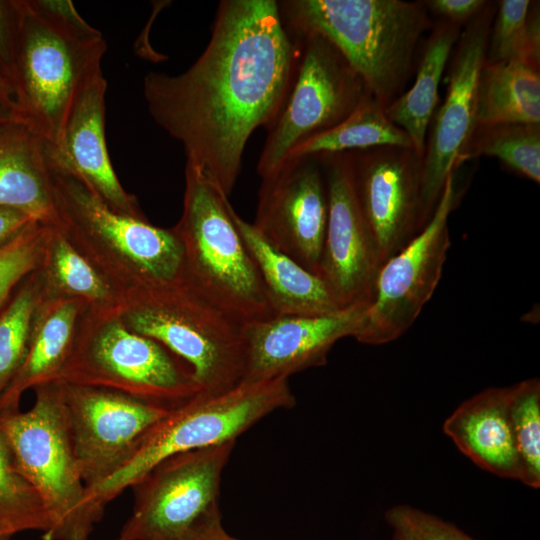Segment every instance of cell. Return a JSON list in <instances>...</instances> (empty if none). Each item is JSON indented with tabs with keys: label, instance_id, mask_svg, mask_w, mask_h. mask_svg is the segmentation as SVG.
Instances as JSON below:
<instances>
[{
	"label": "cell",
	"instance_id": "1",
	"mask_svg": "<svg viewBox=\"0 0 540 540\" xmlns=\"http://www.w3.org/2000/svg\"><path fill=\"white\" fill-rule=\"evenodd\" d=\"M300 45L274 0H223L210 40L177 75L149 72L152 119L182 145L187 162L227 197L251 134L270 127L290 91Z\"/></svg>",
	"mask_w": 540,
	"mask_h": 540
},
{
	"label": "cell",
	"instance_id": "2",
	"mask_svg": "<svg viewBox=\"0 0 540 540\" xmlns=\"http://www.w3.org/2000/svg\"><path fill=\"white\" fill-rule=\"evenodd\" d=\"M48 163L57 227L121 298L187 280L183 248L172 228L110 209L56 159L50 145Z\"/></svg>",
	"mask_w": 540,
	"mask_h": 540
},
{
	"label": "cell",
	"instance_id": "3",
	"mask_svg": "<svg viewBox=\"0 0 540 540\" xmlns=\"http://www.w3.org/2000/svg\"><path fill=\"white\" fill-rule=\"evenodd\" d=\"M15 93L25 121L54 149L78 95L102 72L107 44L67 0H19Z\"/></svg>",
	"mask_w": 540,
	"mask_h": 540
},
{
	"label": "cell",
	"instance_id": "4",
	"mask_svg": "<svg viewBox=\"0 0 540 540\" xmlns=\"http://www.w3.org/2000/svg\"><path fill=\"white\" fill-rule=\"evenodd\" d=\"M278 6L290 35L317 34L329 41L384 109L403 93L428 26L423 2L288 0Z\"/></svg>",
	"mask_w": 540,
	"mask_h": 540
},
{
	"label": "cell",
	"instance_id": "5",
	"mask_svg": "<svg viewBox=\"0 0 540 540\" xmlns=\"http://www.w3.org/2000/svg\"><path fill=\"white\" fill-rule=\"evenodd\" d=\"M120 316L128 329L155 340L183 361L200 393L220 394L243 382L244 323L187 280L127 293Z\"/></svg>",
	"mask_w": 540,
	"mask_h": 540
},
{
	"label": "cell",
	"instance_id": "6",
	"mask_svg": "<svg viewBox=\"0 0 540 540\" xmlns=\"http://www.w3.org/2000/svg\"><path fill=\"white\" fill-rule=\"evenodd\" d=\"M27 411L0 416L16 463L41 498L48 517L42 540H89L105 507L92 500L73 450L61 383L33 389Z\"/></svg>",
	"mask_w": 540,
	"mask_h": 540
},
{
	"label": "cell",
	"instance_id": "7",
	"mask_svg": "<svg viewBox=\"0 0 540 540\" xmlns=\"http://www.w3.org/2000/svg\"><path fill=\"white\" fill-rule=\"evenodd\" d=\"M231 207L229 197L186 164L183 210L172 230L183 248L187 281L245 324L275 314Z\"/></svg>",
	"mask_w": 540,
	"mask_h": 540
},
{
	"label": "cell",
	"instance_id": "8",
	"mask_svg": "<svg viewBox=\"0 0 540 540\" xmlns=\"http://www.w3.org/2000/svg\"><path fill=\"white\" fill-rule=\"evenodd\" d=\"M59 382L109 389L167 409L200 393L190 368L128 329L120 308L83 309Z\"/></svg>",
	"mask_w": 540,
	"mask_h": 540
},
{
	"label": "cell",
	"instance_id": "9",
	"mask_svg": "<svg viewBox=\"0 0 540 540\" xmlns=\"http://www.w3.org/2000/svg\"><path fill=\"white\" fill-rule=\"evenodd\" d=\"M294 405L287 378L241 382L216 395L198 393L149 428L125 464L88 494L106 507L165 458L236 441L268 414Z\"/></svg>",
	"mask_w": 540,
	"mask_h": 540
},
{
	"label": "cell",
	"instance_id": "10",
	"mask_svg": "<svg viewBox=\"0 0 540 540\" xmlns=\"http://www.w3.org/2000/svg\"><path fill=\"white\" fill-rule=\"evenodd\" d=\"M292 37L300 45L298 63L258 160L261 181L275 177L296 146L342 122L371 94L361 76L325 38L317 34Z\"/></svg>",
	"mask_w": 540,
	"mask_h": 540
},
{
	"label": "cell",
	"instance_id": "11",
	"mask_svg": "<svg viewBox=\"0 0 540 540\" xmlns=\"http://www.w3.org/2000/svg\"><path fill=\"white\" fill-rule=\"evenodd\" d=\"M455 169L423 229L379 267L353 338L383 345L401 337L432 297L450 248L448 220L464 192Z\"/></svg>",
	"mask_w": 540,
	"mask_h": 540
},
{
	"label": "cell",
	"instance_id": "12",
	"mask_svg": "<svg viewBox=\"0 0 540 540\" xmlns=\"http://www.w3.org/2000/svg\"><path fill=\"white\" fill-rule=\"evenodd\" d=\"M236 441L172 455L133 486L134 505L116 540H178L219 510L223 470Z\"/></svg>",
	"mask_w": 540,
	"mask_h": 540
},
{
	"label": "cell",
	"instance_id": "13",
	"mask_svg": "<svg viewBox=\"0 0 540 540\" xmlns=\"http://www.w3.org/2000/svg\"><path fill=\"white\" fill-rule=\"evenodd\" d=\"M496 5L485 8L460 33L450 65L447 95L432 119L422 158V215L431 218L448 176L464 163L477 128V85L486 60Z\"/></svg>",
	"mask_w": 540,
	"mask_h": 540
},
{
	"label": "cell",
	"instance_id": "14",
	"mask_svg": "<svg viewBox=\"0 0 540 540\" xmlns=\"http://www.w3.org/2000/svg\"><path fill=\"white\" fill-rule=\"evenodd\" d=\"M60 383L87 492L116 473L146 431L171 410L109 389Z\"/></svg>",
	"mask_w": 540,
	"mask_h": 540
},
{
	"label": "cell",
	"instance_id": "15",
	"mask_svg": "<svg viewBox=\"0 0 540 540\" xmlns=\"http://www.w3.org/2000/svg\"><path fill=\"white\" fill-rule=\"evenodd\" d=\"M347 153L356 196L382 264L426 225L422 158L413 148L397 146Z\"/></svg>",
	"mask_w": 540,
	"mask_h": 540
},
{
	"label": "cell",
	"instance_id": "16",
	"mask_svg": "<svg viewBox=\"0 0 540 540\" xmlns=\"http://www.w3.org/2000/svg\"><path fill=\"white\" fill-rule=\"evenodd\" d=\"M316 157L328 205L319 276L341 308L366 304L381 264L356 196L348 153Z\"/></svg>",
	"mask_w": 540,
	"mask_h": 540
},
{
	"label": "cell",
	"instance_id": "17",
	"mask_svg": "<svg viewBox=\"0 0 540 540\" xmlns=\"http://www.w3.org/2000/svg\"><path fill=\"white\" fill-rule=\"evenodd\" d=\"M327 216L322 166L317 157H309L261 181L252 224L274 247L319 275Z\"/></svg>",
	"mask_w": 540,
	"mask_h": 540
},
{
	"label": "cell",
	"instance_id": "18",
	"mask_svg": "<svg viewBox=\"0 0 540 540\" xmlns=\"http://www.w3.org/2000/svg\"><path fill=\"white\" fill-rule=\"evenodd\" d=\"M365 303L322 315H275L244 324L243 382L287 378L320 367L334 344L353 337Z\"/></svg>",
	"mask_w": 540,
	"mask_h": 540
},
{
	"label": "cell",
	"instance_id": "19",
	"mask_svg": "<svg viewBox=\"0 0 540 540\" xmlns=\"http://www.w3.org/2000/svg\"><path fill=\"white\" fill-rule=\"evenodd\" d=\"M107 82L100 72L81 90L69 113L56 159L77 175L110 209L143 218L136 197L121 185L105 139Z\"/></svg>",
	"mask_w": 540,
	"mask_h": 540
},
{
	"label": "cell",
	"instance_id": "20",
	"mask_svg": "<svg viewBox=\"0 0 540 540\" xmlns=\"http://www.w3.org/2000/svg\"><path fill=\"white\" fill-rule=\"evenodd\" d=\"M509 387H491L463 401L445 419L444 434L479 468L521 481L522 469L509 419Z\"/></svg>",
	"mask_w": 540,
	"mask_h": 540
},
{
	"label": "cell",
	"instance_id": "21",
	"mask_svg": "<svg viewBox=\"0 0 540 540\" xmlns=\"http://www.w3.org/2000/svg\"><path fill=\"white\" fill-rule=\"evenodd\" d=\"M85 307L77 299L42 295L33 317L24 362L0 399V416L20 410L21 398L27 390L59 381Z\"/></svg>",
	"mask_w": 540,
	"mask_h": 540
},
{
	"label": "cell",
	"instance_id": "22",
	"mask_svg": "<svg viewBox=\"0 0 540 540\" xmlns=\"http://www.w3.org/2000/svg\"><path fill=\"white\" fill-rule=\"evenodd\" d=\"M48 150L49 144L25 121L0 128V207L57 226Z\"/></svg>",
	"mask_w": 540,
	"mask_h": 540
},
{
	"label": "cell",
	"instance_id": "23",
	"mask_svg": "<svg viewBox=\"0 0 540 540\" xmlns=\"http://www.w3.org/2000/svg\"><path fill=\"white\" fill-rule=\"evenodd\" d=\"M275 315H322L342 309L325 281L274 247L231 207Z\"/></svg>",
	"mask_w": 540,
	"mask_h": 540
},
{
	"label": "cell",
	"instance_id": "24",
	"mask_svg": "<svg viewBox=\"0 0 540 540\" xmlns=\"http://www.w3.org/2000/svg\"><path fill=\"white\" fill-rule=\"evenodd\" d=\"M460 33L459 24L445 20L436 24L425 43L413 85L385 109L387 117L407 134L421 158L439 101L440 81Z\"/></svg>",
	"mask_w": 540,
	"mask_h": 540
},
{
	"label": "cell",
	"instance_id": "25",
	"mask_svg": "<svg viewBox=\"0 0 540 540\" xmlns=\"http://www.w3.org/2000/svg\"><path fill=\"white\" fill-rule=\"evenodd\" d=\"M540 124V65L485 60L477 85V126Z\"/></svg>",
	"mask_w": 540,
	"mask_h": 540
},
{
	"label": "cell",
	"instance_id": "26",
	"mask_svg": "<svg viewBox=\"0 0 540 540\" xmlns=\"http://www.w3.org/2000/svg\"><path fill=\"white\" fill-rule=\"evenodd\" d=\"M40 271L45 296L77 299L89 309L121 307L119 293L57 226L48 228Z\"/></svg>",
	"mask_w": 540,
	"mask_h": 540
},
{
	"label": "cell",
	"instance_id": "27",
	"mask_svg": "<svg viewBox=\"0 0 540 540\" xmlns=\"http://www.w3.org/2000/svg\"><path fill=\"white\" fill-rule=\"evenodd\" d=\"M382 146L413 148L407 134L387 117L385 109L369 94L342 122L296 146L284 166L304 158Z\"/></svg>",
	"mask_w": 540,
	"mask_h": 540
},
{
	"label": "cell",
	"instance_id": "28",
	"mask_svg": "<svg viewBox=\"0 0 540 540\" xmlns=\"http://www.w3.org/2000/svg\"><path fill=\"white\" fill-rule=\"evenodd\" d=\"M42 295L39 268L21 282L0 308V399L24 362L33 317Z\"/></svg>",
	"mask_w": 540,
	"mask_h": 540
},
{
	"label": "cell",
	"instance_id": "29",
	"mask_svg": "<svg viewBox=\"0 0 540 540\" xmlns=\"http://www.w3.org/2000/svg\"><path fill=\"white\" fill-rule=\"evenodd\" d=\"M478 156L497 158L506 168L540 182V124L477 126L464 162Z\"/></svg>",
	"mask_w": 540,
	"mask_h": 540
},
{
	"label": "cell",
	"instance_id": "30",
	"mask_svg": "<svg viewBox=\"0 0 540 540\" xmlns=\"http://www.w3.org/2000/svg\"><path fill=\"white\" fill-rule=\"evenodd\" d=\"M538 2L501 0L491 25L486 60H521L540 65Z\"/></svg>",
	"mask_w": 540,
	"mask_h": 540
},
{
	"label": "cell",
	"instance_id": "31",
	"mask_svg": "<svg viewBox=\"0 0 540 540\" xmlns=\"http://www.w3.org/2000/svg\"><path fill=\"white\" fill-rule=\"evenodd\" d=\"M0 527L11 535L48 528L39 494L20 471L12 449L0 429Z\"/></svg>",
	"mask_w": 540,
	"mask_h": 540
},
{
	"label": "cell",
	"instance_id": "32",
	"mask_svg": "<svg viewBox=\"0 0 540 540\" xmlns=\"http://www.w3.org/2000/svg\"><path fill=\"white\" fill-rule=\"evenodd\" d=\"M509 419L521 464V483L540 487V382L531 378L510 386Z\"/></svg>",
	"mask_w": 540,
	"mask_h": 540
},
{
	"label": "cell",
	"instance_id": "33",
	"mask_svg": "<svg viewBox=\"0 0 540 540\" xmlns=\"http://www.w3.org/2000/svg\"><path fill=\"white\" fill-rule=\"evenodd\" d=\"M49 225L32 221L0 245V308L41 266Z\"/></svg>",
	"mask_w": 540,
	"mask_h": 540
},
{
	"label": "cell",
	"instance_id": "34",
	"mask_svg": "<svg viewBox=\"0 0 540 540\" xmlns=\"http://www.w3.org/2000/svg\"><path fill=\"white\" fill-rule=\"evenodd\" d=\"M390 540H478L457 525L409 504H397L384 512Z\"/></svg>",
	"mask_w": 540,
	"mask_h": 540
},
{
	"label": "cell",
	"instance_id": "35",
	"mask_svg": "<svg viewBox=\"0 0 540 540\" xmlns=\"http://www.w3.org/2000/svg\"><path fill=\"white\" fill-rule=\"evenodd\" d=\"M19 35V0H0V77L13 88L14 92Z\"/></svg>",
	"mask_w": 540,
	"mask_h": 540
},
{
	"label": "cell",
	"instance_id": "36",
	"mask_svg": "<svg viewBox=\"0 0 540 540\" xmlns=\"http://www.w3.org/2000/svg\"><path fill=\"white\" fill-rule=\"evenodd\" d=\"M423 4L427 10L441 16L445 21L462 26L477 16L488 2L484 0H428Z\"/></svg>",
	"mask_w": 540,
	"mask_h": 540
},
{
	"label": "cell",
	"instance_id": "37",
	"mask_svg": "<svg viewBox=\"0 0 540 540\" xmlns=\"http://www.w3.org/2000/svg\"><path fill=\"white\" fill-rule=\"evenodd\" d=\"M178 540H239L226 532L221 514L216 510L193 525Z\"/></svg>",
	"mask_w": 540,
	"mask_h": 540
},
{
	"label": "cell",
	"instance_id": "38",
	"mask_svg": "<svg viewBox=\"0 0 540 540\" xmlns=\"http://www.w3.org/2000/svg\"><path fill=\"white\" fill-rule=\"evenodd\" d=\"M32 220L13 209L0 207V245L25 228Z\"/></svg>",
	"mask_w": 540,
	"mask_h": 540
},
{
	"label": "cell",
	"instance_id": "39",
	"mask_svg": "<svg viewBox=\"0 0 540 540\" xmlns=\"http://www.w3.org/2000/svg\"><path fill=\"white\" fill-rule=\"evenodd\" d=\"M16 121H25L19 108L0 97V128Z\"/></svg>",
	"mask_w": 540,
	"mask_h": 540
},
{
	"label": "cell",
	"instance_id": "40",
	"mask_svg": "<svg viewBox=\"0 0 540 540\" xmlns=\"http://www.w3.org/2000/svg\"><path fill=\"white\" fill-rule=\"evenodd\" d=\"M0 97H2L5 101L19 108L13 88L1 77H0Z\"/></svg>",
	"mask_w": 540,
	"mask_h": 540
},
{
	"label": "cell",
	"instance_id": "41",
	"mask_svg": "<svg viewBox=\"0 0 540 540\" xmlns=\"http://www.w3.org/2000/svg\"><path fill=\"white\" fill-rule=\"evenodd\" d=\"M13 535L9 534L0 527V540H11Z\"/></svg>",
	"mask_w": 540,
	"mask_h": 540
},
{
	"label": "cell",
	"instance_id": "42",
	"mask_svg": "<svg viewBox=\"0 0 540 540\" xmlns=\"http://www.w3.org/2000/svg\"><path fill=\"white\" fill-rule=\"evenodd\" d=\"M116 540V539H115Z\"/></svg>",
	"mask_w": 540,
	"mask_h": 540
}]
</instances>
